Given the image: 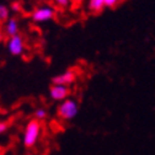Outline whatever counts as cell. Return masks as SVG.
Listing matches in <instances>:
<instances>
[{
	"mask_svg": "<svg viewBox=\"0 0 155 155\" xmlns=\"http://www.w3.org/2000/svg\"><path fill=\"white\" fill-rule=\"evenodd\" d=\"M41 132H42V124L41 121H37L36 118L31 120L27 122L24 134H22V143L26 148H32L37 144V142L40 140L41 137Z\"/></svg>",
	"mask_w": 155,
	"mask_h": 155,
	"instance_id": "1",
	"label": "cell"
},
{
	"mask_svg": "<svg viewBox=\"0 0 155 155\" xmlns=\"http://www.w3.org/2000/svg\"><path fill=\"white\" fill-rule=\"evenodd\" d=\"M79 113V104L74 99H65L62 101L57 108V114L62 121H71Z\"/></svg>",
	"mask_w": 155,
	"mask_h": 155,
	"instance_id": "2",
	"label": "cell"
},
{
	"mask_svg": "<svg viewBox=\"0 0 155 155\" xmlns=\"http://www.w3.org/2000/svg\"><path fill=\"white\" fill-rule=\"evenodd\" d=\"M55 16V10L52 6H40L32 11L31 18L36 24H45L53 20Z\"/></svg>",
	"mask_w": 155,
	"mask_h": 155,
	"instance_id": "3",
	"label": "cell"
},
{
	"mask_svg": "<svg viewBox=\"0 0 155 155\" xmlns=\"http://www.w3.org/2000/svg\"><path fill=\"white\" fill-rule=\"evenodd\" d=\"M8 52L14 57H20L25 52V41L20 35H15L12 37H9L6 43Z\"/></svg>",
	"mask_w": 155,
	"mask_h": 155,
	"instance_id": "4",
	"label": "cell"
},
{
	"mask_svg": "<svg viewBox=\"0 0 155 155\" xmlns=\"http://www.w3.org/2000/svg\"><path fill=\"white\" fill-rule=\"evenodd\" d=\"M70 95V89L69 86H64V85H57V84H52L49 87V97L53 101H64L65 99L69 97Z\"/></svg>",
	"mask_w": 155,
	"mask_h": 155,
	"instance_id": "5",
	"label": "cell"
},
{
	"mask_svg": "<svg viewBox=\"0 0 155 155\" xmlns=\"http://www.w3.org/2000/svg\"><path fill=\"white\" fill-rule=\"evenodd\" d=\"M76 73L73 69H68L61 74L55 75L52 79V84H57V85H64V86H69L71 84L75 83L76 80Z\"/></svg>",
	"mask_w": 155,
	"mask_h": 155,
	"instance_id": "6",
	"label": "cell"
},
{
	"mask_svg": "<svg viewBox=\"0 0 155 155\" xmlns=\"http://www.w3.org/2000/svg\"><path fill=\"white\" fill-rule=\"evenodd\" d=\"M18 21L15 17H10L8 21H5L4 25V32L8 37H12L15 35H18Z\"/></svg>",
	"mask_w": 155,
	"mask_h": 155,
	"instance_id": "7",
	"label": "cell"
},
{
	"mask_svg": "<svg viewBox=\"0 0 155 155\" xmlns=\"http://www.w3.org/2000/svg\"><path fill=\"white\" fill-rule=\"evenodd\" d=\"M106 8L105 0H89V9L92 12H99Z\"/></svg>",
	"mask_w": 155,
	"mask_h": 155,
	"instance_id": "8",
	"label": "cell"
},
{
	"mask_svg": "<svg viewBox=\"0 0 155 155\" xmlns=\"http://www.w3.org/2000/svg\"><path fill=\"white\" fill-rule=\"evenodd\" d=\"M10 18V8L5 4H0V22H5Z\"/></svg>",
	"mask_w": 155,
	"mask_h": 155,
	"instance_id": "9",
	"label": "cell"
},
{
	"mask_svg": "<svg viewBox=\"0 0 155 155\" xmlns=\"http://www.w3.org/2000/svg\"><path fill=\"white\" fill-rule=\"evenodd\" d=\"M33 116H35V118L37 120V121H45L47 117H48V111L45 108V107H38L36 111H35V113H33Z\"/></svg>",
	"mask_w": 155,
	"mask_h": 155,
	"instance_id": "10",
	"label": "cell"
},
{
	"mask_svg": "<svg viewBox=\"0 0 155 155\" xmlns=\"http://www.w3.org/2000/svg\"><path fill=\"white\" fill-rule=\"evenodd\" d=\"M53 2L61 8H68L70 5V0H53Z\"/></svg>",
	"mask_w": 155,
	"mask_h": 155,
	"instance_id": "11",
	"label": "cell"
},
{
	"mask_svg": "<svg viewBox=\"0 0 155 155\" xmlns=\"http://www.w3.org/2000/svg\"><path fill=\"white\" fill-rule=\"evenodd\" d=\"M8 129H9V123L5 121H0V135L6 133Z\"/></svg>",
	"mask_w": 155,
	"mask_h": 155,
	"instance_id": "12",
	"label": "cell"
},
{
	"mask_svg": "<svg viewBox=\"0 0 155 155\" xmlns=\"http://www.w3.org/2000/svg\"><path fill=\"white\" fill-rule=\"evenodd\" d=\"M118 2L120 0H105V5L106 8H113L118 4Z\"/></svg>",
	"mask_w": 155,
	"mask_h": 155,
	"instance_id": "13",
	"label": "cell"
},
{
	"mask_svg": "<svg viewBox=\"0 0 155 155\" xmlns=\"http://www.w3.org/2000/svg\"><path fill=\"white\" fill-rule=\"evenodd\" d=\"M11 10L12 11H20V4H17V3H14L12 5H11Z\"/></svg>",
	"mask_w": 155,
	"mask_h": 155,
	"instance_id": "14",
	"label": "cell"
},
{
	"mask_svg": "<svg viewBox=\"0 0 155 155\" xmlns=\"http://www.w3.org/2000/svg\"><path fill=\"white\" fill-rule=\"evenodd\" d=\"M2 40H3V36H2V35H0V41H2Z\"/></svg>",
	"mask_w": 155,
	"mask_h": 155,
	"instance_id": "15",
	"label": "cell"
}]
</instances>
